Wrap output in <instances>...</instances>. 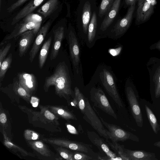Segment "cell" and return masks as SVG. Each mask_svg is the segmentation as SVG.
<instances>
[{
	"label": "cell",
	"instance_id": "obj_1",
	"mask_svg": "<svg viewBox=\"0 0 160 160\" xmlns=\"http://www.w3.org/2000/svg\"><path fill=\"white\" fill-rule=\"evenodd\" d=\"M52 86H54L55 92L59 97L68 101L70 97L74 98L68 70L64 62H59L52 74L45 78L43 85L44 91L47 92Z\"/></svg>",
	"mask_w": 160,
	"mask_h": 160
},
{
	"label": "cell",
	"instance_id": "obj_2",
	"mask_svg": "<svg viewBox=\"0 0 160 160\" xmlns=\"http://www.w3.org/2000/svg\"><path fill=\"white\" fill-rule=\"evenodd\" d=\"M98 8L96 0H80L77 11L76 21L79 29L84 34H88L92 13Z\"/></svg>",
	"mask_w": 160,
	"mask_h": 160
},
{
	"label": "cell",
	"instance_id": "obj_3",
	"mask_svg": "<svg viewBox=\"0 0 160 160\" xmlns=\"http://www.w3.org/2000/svg\"><path fill=\"white\" fill-rule=\"evenodd\" d=\"M85 107L80 110L83 115V118L98 133L99 135L108 140L109 137L107 134V129L104 127L99 117L97 115L92 107L88 98L85 97Z\"/></svg>",
	"mask_w": 160,
	"mask_h": 160
},
{
	"label": "cell",
	"instance_id": "obj_4",
	"mask_svg": "<svg viewBox=\"0 0 160 160\" xmlns=\"http://www.w3.org/2000/svg\"><path fill=\"white\" fill-rule=\"evenodd\" d=\"M99 117L103 125L108 129L107 134L109 139L112 142H123L128 140L137 142L139 141V138L136 135L126 131L117 125L108 123L100 116H99Z\"/></svg>",
	"mask_w": 160,
	"mask_h": 160
},
{
	"label": "cell",
	"instance_id": "obj_5",
	"mask_svg": "<svg viewBox=\"0 0 160 160\" xmlns=\"http://www.w3.org/2000/svg\"><path fill=\"white\" fill-rule=\"evenodd\" d=\"M90 99L94 105L115 119L118 117L103 91L100 88L94 89L91 92Z\"/></svg>",
	"mask_w": 160,
	"mask_h": 160
},
{
	"label": "cell",
	"instance_id": "obj_6",
	"mask_svg": "<svg viewBox=\"0 0 160 160\" xmlns=\"http://www.w3.org/2000/svg\"><path fill=\"white\" fill-rule=\"evenodd\" d=\"M125 91L132 116L137 125L142 128L143 125V119L138 96L131 87H127Z\"/></svg>",
	"mask_w": 160,
	"mask_h": 160
},
{
	"label": "cell",
	"instance_id": "obj_7",
	"mask_svg": "<svg viewBox=\"0 0 160 160\" xmlns=\"http://www.w3.org/2000/svg\"><path fill=\"white\" fill-rule=\"evenodd\" d=\"M43 140L49 143L75 151L88 153L92 152V145L82 142L60 139H44Z\"/></svg>",
	"mask_w": 160,
	"mask_h": 160
},
{
	"label": "cell",
	"instance_id": "obj_8",
	"mask_svg": "<svg viewBox=\"0 0 160 160\" xmlns=\"http://www.w3.org/2000/svg\"><path fill=\"white\" fill-rule=\"evenodd\" d=\"M39 29L34 22L23 18L22 20L15 27L13 31L4 37L1 42L0 45L2 46L10 41L17 38L24 32L29 30L34 29L36 34Z\"/></svg>",
	"mask_w": 160,
	"mask_h": 160
},
{
	"label": "cell",
	"instance_id": "obj_9",
	"mask_svg": "<svg viewBox=\"0 0 160 160\" xmlns=\"http://www.w3.org/2000/svg\"><path fill=\"white\" fill-rule=\"evenodd\" d=\"M68 37L70 56L73 65L78 74L80 62L79 48L74 30L71 24L68 27Z\"/></svg>",
	"mask_w": 160,
	"mask_h": 160
},
{
	"label": "cell",
	"instance_id": "obj_10",
	"mask_svg": "<svg viewBox=\"0 0 160 160\" xmlns=\"http://www.w3.org/2000/svg\"><path fill=\"white\" fill-rule=\"evenodd\" d=\"M102 82L106 90L115 102L119 107H123L122 102L118 92L113 77L106 69L103 70Z\"/></svg>",
	"mask_w": 160,
	"mask_h": 160
},
{
	"label": "cell",
	"instance_id": "obj_11",
	"mask_svg": "<svg viewBox=\"0 0 160 160\" xmlns=\"http://www.w3.org/2000/svg\"><path fill=\"white\" fill-rule=\"evenodd\" d=\"M135 8V4L130 6L126 15L117 21L111 30L115 37L121 36L127 31L131 23Z\"/></svg>",
	"mask_w": 160,
	"mask_h": 160
},
{
	"label": "cell",
	"instance_id": "obj_12",
	"mask_svg": "<svg viewBox=\"0 0 160 160\" xmlns=\"http://www.w3.org/2000/svg\"><path fill=\"white\" fill-rule=\"evenodd\" d=\"M88 138L94 145L97 147L102 152L105 153L109 160H122L120 157H118L112 152L106 142L96 132L92 131H87Z\"/></svg>",
	"mask_w": 160,
	"mask_h": 160
},
{
	"label": "cell",
	"instance_id": "obj_13",
	"mask_svg": "<svg viewBox=\"0 0 160 160\" xmlns=\"http://www.w3.org/2000/svg\"><path fill=\"white\" fill-rule=\"evenodd\" d=\"M157 2V0H145L138 7L136 18L137 24H141L148 20L153 12Z\"/></svg>",
	"mask_w": 160,
	"mask_h": 160
},
{
	"label": "cell",
	"instance_id": "obj_14",
	"mask_svg": "<svg viewBox=\"0 0 160 160\" xmlns=\"http://www.w3.org/2000/svg\"><path fill=\"white\" fill-rule=\"evenodd\" d=\"M52 22L49 20L39 29L29 52V59L31 62L34 60L51 26Z\"/></svg>",
	"mask_w": 160,
	"mask_h": 160
},
{
	"label": "cell",
	"instance_id": "obj_15",
	"mask_svg": "<svg viewBox=\"0 0 160 160\" xmlns=\"http://www.w3.org/2000/svg\"><path fill=\"white\" fill-rule=\"evenodd\" d=\"M122 0H115L112 6L104 16L100 27V30L104 32L112 23L118 13Z\"/></svg>",
	"mask_w": 160,
	"mask_h": 160
},
{
	"label": "cell",
	"instance_id": "obj_16",
	"mask_svg": "<svg viewBox=\"0 0 160 160\" xmlns=\"http://www.w3.org/2000/svg\"><path fill=\"white\" fill-rule=\"evenodd\" d=\"M18 77L19 83L30 94L36 90L38 82L33 74L21 72L18 74Z\"/></svg>",
	"mask_w": 160,
	"mask_h": 160
},
{
	"label": "cell",
	"instance_id": "obj_17",
	"mask_svg": "<svg viewBox=\"0 0 160 160\" xmlns=\"http://www.w3.org/2000/svg\"><path fill=\"white\" fill-rule=\"evenodd\" d=\"M36 34L34 29L28 31L20 36L18 42L19 55L23 57L27 52Z\"/></svg>",
	"mask_w": 160,
	"mask_h": 160
},
{
	"label": "cell",
	"instance_id": "obj_18",
	"mask_svg": "<svg viewBox=\"0 0 160 160\" xmlns=\"http://www.w3.org/2000/svg\"><path fill=\"white\" fill-rule=\"evenodd\" d=\"M64 29L63 26L59 27L53 31V41L50 57L51 60L55 59L57 57L64 37Z\"/></svg>",
	"mask_w": 160,
	"mask_h": 160
},
{
	"label": "cell",
	"instance_id": "obj_19",
	"mask_svg": "<svg viewBox=\"0 0 160 160\" xmlns=\"http://www.w3.org/2000/svg\"><path fill=\"white\" fill-rule=\"evenodd\" d=\"M45 0H31L13 18L12 25H14L27 15L32 13Z\"/></svg>",
	"mask_w": 160,
	"mask_h": 160
},
{
	"label": "cell",
	"instance_id": "obj_20",
	"mask_svg": "<svg viewBox=\"0 0 160 160\" xmlns=\"http://www.w3.org/2000/svg\"><path fill=\"white\" fill-rule=\"evenodd\" d=\"M50 108L54 113L65 120H78L74 113L66 108L52 106L50 107Z\"/></svg>",
	"mask_w": 160,
	"mask_h": 160
},
{
	"label": "cell",
	"instance_id": "obj_21",
	"mask_svg": "<svg viewBox=\"0 0 160 160\" xmlns=\"http://www.w3.org/2000/svg\"><path fill=\"white\" fill-rule=\"evenodd\" d=\"M98 8L93 12L88 27V38L90 42L93 41L95 36L98 25Z\"/></svg>",
	"mask_w": 160,
	"mask_h": 160
},
{
	"label": "cell",
	"instance_id": "obj_22",
	"mask_svg": "<svg viewBox=\"0 0 160 160\" xmlns=\"http://www.w3.org/2000/svg\"><path fill=\"white\" fill-rule=\"evenodd\" d=\"M59 2V0H49L38 9L37 12L46 18L57 8Z\"/></svg>",
	"mask_w": 160,
	"mask_h": 160
},
{
	"label": "cell",
	"instance_id": "obj_23",
	"mask_svg": "<svg viewBox=\"0 0 160 160\" xmlns=\"http://www.w3.org/2000/svg\"><path fill=\"white\" fill-rule=\"evenodd\" d=\"M52 41V37L50 36L47 40L45 41L40 50L38 58V65L40 69L43 68L45 63L48 56Z\"/></svg>",
	"mask_w": 160,
	"mask_h": 160
},
{
	"label": "cell",
	"instance_id": "obj_24",
	"mask_svg": "<svg viewBox=\"0 0 160 160\" xmlns=\"http://www.w3.org/2000/svg\"><path fill=\"white\" fill-rule=\"evenodd\" d=\"M30 146L35 151L45 157H50L51 155L49 150L46 145L40 141L29 142Z\"/></svg>",
	"mask_w": 160,
	"mask_h": 160
},
{
	"label": "cell",
	"instance_id": "obj_25",
	"mask_svg": "<svg viewBox=\"0 0 160 160\" xmlns=\"http://www.w3.org/2000/svg\"><path fill=\"white\" fill-rule=\"evenodd\" d=\"M145 108L147 116L154 132L156 134L160 130V125L153 112L147 105H145Z\"/></svg>",
	"mask_w": 160,
	"mask_h": 160
},
{
	"label": "cell",
	"instance_id": "obj_26",
	"mask_svg": "<svg viewBox=\"0 0 160 160\" xmlns=\"http://www.w3.org/2000/svg\"><path fill=\"white\" fill-rule=\"evenodd\" d=\"M12 60V54L11 53L5 58L0 66V81L1 83L3 81L6 72L10 67Z\"/></svg>",
	"mask_w": 160,
	"mask_h": 160
},
{
	"label": "cell",
	"instance_id": "obj_27",
	"mask_svg": "<svg viewBox=\"0 0 160 160\" xmlns=\"http://www.w3.org/2000/svg\"><path fill=\"white\" fill-rule=\"evenodd\" d=\"M115 0H102L98 8V17L102 18L107 13Z\"/></svg>",
	"mask_w": 160,
	"mask_h": 160
},
{
	"label": "cell",
	"instance_id": "obj_28",
	"mask_svg": "<svg viewBox=\"0 0 160 160\" xmlns=\"http://www.w3.org/2000/svg\"><path fill=\"white\" fill-rule=\"evenodd\" d=\"M13 89L15 92L25 99L28 101L30 94L20 84L18 81L13 80Z\"/></svg>",
	"mask_w": 160,
	"mask_h": 160
},
{
	"label": "cell",
	"instance_id": "obj_29",
	"mask_svg": "<svg viewBox=\"0 0 160 160\" xmlns=\"http://www.w3.org/2000/svg\"><path fill=\"white\" fill-rule=\"evenodd\" d=\"M155 97L157 98L160 96V66L157 68L154 75Z\"/></svg>",
	"mask_w": 160,
	"mask_h": 160
},
{
	"label": "cell",
	"instance_id": "obj_30",
	"mask_svg": "<svg viewBox=\"0 0 160 160\" xmlns=\"http://www.w3.org/2000/svg\"><path fill=\"white\" fill-rule=\"evenodd\" d=\"M57 150L63 158L67 160H72L73 152L69 150L61 147L57 148Z\"/></svg>",
	"mask_w": 160,
	"mask_h": 160
},
{
	"label": "cell",
	"instance_id": "obj_31",
	"mask_svg": "<svg viewBox=\"0 0 160 160\" xmlns=\"http://www.w3.org/2000/svg\"><path fill=\"white\" fill-rule=\"evenodd\" d=\"M72 160H89L92 159L91 157L83 152L75 151L73 152Z\"/></svg>",
	"mask_w": 160,
	"mask_h": 160
},
{
	"label": "cell",
	"instance_id": "obj_32",
	"mask_svg": "<svg viewBox=\"0 0 160 160\" xmlns=\"http://www.w3.org/2000/svg\"><path fill=\"white\" fill-rule=\"evenodd\" d=\"M24 136L25 138L28 140H34L39 139V135L36 132L27 129L25 131Z\"/></svg>",
	"mask_w": 160,
	"mask_h": 160
},
{
	"label": "cell",
	"instance_id": "obj_33",
	"mask_svg": "<svg viewBox=\"0 0 160 160\" xmlns=\"http://www.w3.org/2000/svg\"><path fill=\"white\" fill-rule=\"evenodd\" d=\"M11 47L10 43H8L5 46L2 47L0 50V66L5 59V58L9 51Z\"/></svg>",
	"mask_w": 160,
	"mask_h": 160
},
{
	"label": "cell",
	"instance_id": "obj_34",
	"mask_svg": "<svg viewBox=\"0 0 160 160\" xmlns=\"http://www.w3.org/2000/svg\"><path fill=\"white\" fill-rule=\"evenodd\" d=\"M42 109L43 110V113L45 117L47 119L52 121H55L57 119L55 115L48 109L45 108Z\"/></svg>",
	"mask_w": 160,
	"mask_h": 160
},
{
	"label": "cell",
	"instance_id": "obj_35",
	"mask_svg": "<svg viewBox=\"0 0 160 160\" xmlns=\"http://www.w3.org/2000/svg\"><path fill=\"white\" fill-rule=\"evenodd\" d=\"M28 0H18L12 4L8 9V12H11L20 6Z\"/></svg>",
	"mask_w": 160,
	"mask_h": 160
},
{
	"label": "cell",
	"instance_id": "obj_36",
	"mask_svg": "<svg viewBox=\"0 0 160 160\" xmlns=\"http://www.w3.org/2000/svg\"><path fill=\"white\" fill-rule=\"evenodd\" d=\"M11 142H12L9 141L7 139H6V138H5L4 143L5 145L8 148H11L12 147H13V148H17L19 150H20L22 152L28 155V154L25 151L22 150H23L21 148L19 147H18V146L15 145Z\"/></svg>",
	"mask_w": 160,
	"mask_h": 160
},
{
	"label": "cell",
	"instance_id": "obj_37",
	"mask_svg": "<svg viewBox=\"0 0 160 160\" xmlns=\"http://www.w3.org/2000/svg\"><path fill=\"white\" fill-rule=\"evenodd\" d=\"M39 99L35 97H32L30 100V102L32 106L34 107H36L38 106L39 103Z\"/></svg>",
	"mask_w": 160,
	"mask_h": 160
},
{
	"label": "cell",
	"instance_id": "obj_38",
	"mask_svg": "<svg viewBox=\"0 0 160 160\" xmlns=\"http://www.w3.org/2000/svg\"><path fill=\"white\" fill-rule=\"evenodd\" d=\"M7 118L6 116L3 112H1L0 114V122L2 124H5L7 122Z\"/></svg>",
	"mask_w": 160,
	"mask_h": 160
},
{
	"label": "cell",
	"instance_id": "obj_39",
	"mask_svg": "<svg viewBox=\"0 0 160 160\" xmlns=\"http://www.w3.org/2000/svg\"><path fill=\"white\" fill-rule=\"evenodd\" d=\"M150 48V49H157L160 51V40L151 45Z\"/></svg>",
	"mask_w": 160,
	"mask_h": 160
},
{
	"label": "cell",
	"instance_id": "obj_40",
	"mask_svg": "<svg viewBox=\"0 0 160 160\" xmlns=\"http://www.w3.org/2000/svg\"><path fill=\"white\" fill-rule=\"evenodd\" d=\"M67 127L68 131L72 134H77V132L74 127L70 124H67Z\"/></svg>",
	"mask_w": 160,
	"mask_h": 160
},
{
	"label": "cell",
	"instance_id": "obj_41",
	"mask_svg": "<svg viewBox=\"0 0 160 160\" xmlns=\"http://www.w3.org/2000/svg\"><path fill=\"white\" fill-rule=\"evenodd\" d=\"M137 1L138 0H125V3L126 5L130 6L131 5L135 4Z\"/></svg>",
	"mask_w": 160,
	"mask_h": 160
},
{
	"label": "cell",
	"instance_id": "obj_42",
	"mask_svg": "<svg viewBox=\"0 0 160 160\" xmlns=\"http://www.w3.org/2000/svg\"><path fill=\"white\" fill-rule=\"evenodd\" d=\"M153 145L155 146H156L160 148V141L155 142L153 144Z\"/></svg>",
	"mask_w": 160,
	"mask_h": 160
},
{
	"label": "cell",
	"instance_id": "obj_43",
	"mask_svg": "<svg viewBox=\"0 0 160 160\" xmlns=\"http://www.w3.org/2000/svg\"><path fill=\"white\" fill-rule=\"evenodd\" d=\"M145 0H138V7L140 6L144 2Z\"/></svg>",
	"mask_w": 160,
	"mask_h": 160
},
{
	"label": "cell",
	"instance_id": "obj_44",
	"mask_svg": "<svg viewBox=\"0 0 160 160\" xmlns=\"http://www.w3.org/2000/svg\"><path fill=\"white\" fill-rule=\"evenodd\" d=\"M0 6H1V0H0Z\"/></svg>",
	"mask_w": 160,
	"mask_h": 160
},
{
	"label": "cell",
	"instance_id": "obj_45",
	"mask_svg": "<svg viewBox=\"0 0 160 160\" xmlns=\"http://www.w3.org/2000/svg\"></svg>",
	"mask_w": 160,
	"mask_h": 160
}]
</instances>
